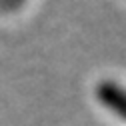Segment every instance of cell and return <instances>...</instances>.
Here are the masks:
<instances>
[{
  "label": "cell",
  "instance_id": "obj_1",
  "mask_svg": "<svg viewBox=\"0 0 126 126\" xmlns=\"http://www.w3.org/2000/svg\"><path fill=\"white\" fill-rule=\"evenodd\" d=\"M94 100L104 114L126 126V82L118 78H102L94 84Z\"/></svg>",
  "mask_w": 126,
  "mask_h": 126
},
{
  "label": "cell",
  "instance_id": "obj_2",
  "mask_svg": "<svg viewBox=\"0 0 126 126\" xmlns=\"http://www.w3.org/2000/svg\"><path fill=\"white\" fill-rule=\"evenodd\" d=\"M34 0H0V16L2 18H10L16 16L22 10H26Z\"/></svg>",
  "mask_w": 126,
  "mask_h": 126
}]
</instances>
